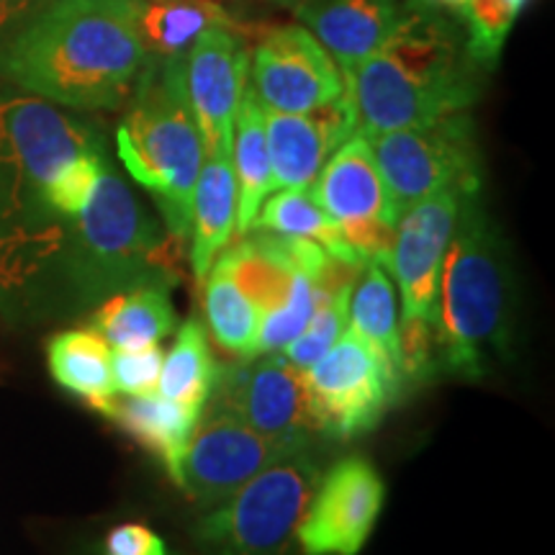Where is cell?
I'll use <instances>...</instances> for the list:
<instances>
[{
  "instance_id": "obj_1",
  "label": "cell",
  "mask_w": 555,
  "mask_h": 555,
  "mask_svg": "<svg viewBox=\"0 0 555 555\" xmlns=\"http://www.w3.org/2000/svg\"><path fill=\"white\" fill-rule=\"evenodd\" d=\"M137 5L139 0H54L0 52V75L54 106L121 108L150 57Z\"/></svg>"
},
{
  "instance_id": "obj_2",
  "label": "cell",
  "mask_w": 555,
  "mask_h": 555,
  "mask_svg": "<svg viewBox=\"0 0 555 555\" xmlns=\"http://www.w3.org/2000/svg\"><path fill=\"white\" fill-rule=\"evenodd\" d=\"M99 131L29 93H0V275L21 278L60 253L67 221L44 204L65 165L101 150Z\"/></svg>"
},
{
  "instance_id": "obj_3",
  "label": "cell",
  "mask_w": 555,
  "mask_h": 555,
  "mask_svg": "<svg viewBox=\"0 0 555 555\" xmlns=\"http://www.w3.org/2000/svg\"><path fill=\"white\" fill-rule=\"evenodd\" d=\"M476 69L481 67L448 37L440 11L414 5L404 29L343 78L358 131L373 137L468 111L481 95Z\"/></svg>"
},
{
  "instance_id": "obj_4",
  "label": "cell",
  "mask_w": 555,
  "mask_h": 555,
  "mask_svg": "<svg viewBox=\"0 0 555 555\" xmlns=\"http://www.w3.org/2000/svg\"><path fill=\"white\" fill-rule=\"evenodd\" d=\"M433 324L446 376L481 380L509 356L512 275L504 242L481 206V191L463 198L442 260Z\"/></svg>"
},
{
  "instance_id": "obj_5",
  "label": "cell",
  "mask_w": 555,
  "mask_h": 555,
  "mask_svg": "<svg viewBox=\"0 0 555 555\" xmlns=\"http://www.w3.org/2000/svg\"><path fill=\"white\" fill-rule=\"evenodd\" d=\"M129 111L116 131L124 168L152 193L170 237L191 232L193 189L204 165V139L185 99L183 54L147 57L139 73Z\"/></svg>"
},
{
  "instance_id": "obj_6",
  "label": "cell",
  "mask_w": 555,
  "mask_h": 555,
  "mask_svg": "<svg viewBox=\"0 0 555 555\" xmlns=\"http://www.w3.org/2000/svg\"><path fill=\"white\" fill-rule=\"evenodd\" d=\"M172 242L176 237L159 232L119 172L103 163L88 204L65 224L60 253L80 294L108 298L142 283H176Z\"/></svg>"
},
{
  "instance_id": "obj_7",
  "label": "cell",
  "mask_w": 555,
  "mask_h": 555,
  "mask_svg": "<svg viewBox=\"0 0 555 555\" xmlns=\"http://www.w3.org/2000/svg\"><path fill=\"white\" fill-rule=\"evenodd\" d=\"M322 468L309 450L268 466L193 527L206 555H288Z\"/></svg>"
},
{
  "instance_id": "obj_8",
  "label": "cell",
  "mask_w": 555,
  "mask_h": 555,
  "mask_svg": "<svg viewBox=\"0 0 555 555\" xmlns=\"http://www.w3.org/2000/svg\"><path fill=\"white\" fill-rule=\"evenodd\" d=\"M393 217L440 191H481V152L468 111L420 129L367 137Z\"/></svg>"
},
{
  "instance_id": "obj_9",
  "label": "cell",
  "mask_w": 555,
  "mask_h": 555,
  "mask_svg": "<svg viewBox=\"0 0 555 555\" xmlns=\"http://www.w3.org/2000/svg\"><path fill=\"white\" fill-rule=\"evenodd\" d=\"M304 380L317 433L332 440L371 433L404 388L384 352L350 327L304 371Z\"/></svg>"
},
{
  "instance_id": "obj_10",
  "label": "cell",
  "mask_w": 555,
  "mask_h": 555,
  "mask_svg": "<svg viewBox=\"0 0 555 555\" xmlns=\"http://www.w3.org/2000/svg\"><path fill=\"white\" fill-rule=\"evenodd\" d=\"M208 409L234 416L258 433L294 448H311L319 435L311 420L304 371L281 352L255 356L219 371Z\"/></svg>"
},
{
  "instance_id": "obj_11",
  "label": "cell",
  "mask_w": 555,
  "mask_h": 555,
  "mask_svg": "<svg viewBox=\"0 0 555 555\" xmlns=\"http://www.w3.org/2000/svg\"><path fill=\"white\" fill-rule=\"evenodd\" d=\"M309 191L324 214L337 221L360 260L386 266L397 217L365 134L356 131L339 144Z\"/></svg>"
},
{
  "instance_id": "obj_12",
  "label": "cell",
  "mask_w": 555,
  "mask_h": 555,
  "mask_svg": "<svg viewBox=\"0 0 555 555\" xmlns=\"http://www.w3.org/2000/svg\"><path fill=\"white\" fill-rule=\"evenodd\" d=\"M298 450L309 448L286 446L234 416L206 409L180 457L176 483L201 509H214L249 478Z\"/></svg>"
},
{
  "instance_id": "obj_13",
  "label": "cell",
  "mask_w": 555,
  "mask_h": 555,
  "mask_svg": "<svg viewBox=\"0 0 555 555\" xmlns=\"http://www.w3.org/2000/svg\"><path fill=\"white\" fill-rule=\"evenodd\" d=\"M249 69L262 108L278 114H307L345 95L343 69L301 24L262 31Z\"/></svg>"
},
{
  "instance_id": "obj_14",
  "label": "cell",
  "mask_w": 555,
  "mask_h": 555,
  "mask_svg": "<svg viewBox=\"0 0 555 555\" xmlns=\"http://www.w3.org/2000/svg\"><path fill=\"white\" fill-rule=\"evenodd\" d=\"M386 483L367 457L337 461L319 478L296 540L304 555H358L384 509Z\"/></svg>"
},
{
  "instance_id": "obj_15",
  "label": "cell",
  "mask_w": 555,
  "mask_h": 555,
  "mask_svg": "<svg viewBox=\"0 0 555 555\" xmlns=\"http://www.w3.org/2000/svg\"><path fill=\"white\" fill-rule=\"evenodd\" d=\"M249 75V50L240 29L214 26L183 54V88L198 124L204 152L232 155L234 116Z\"/></svg>"
},
{
  "instance_id": "obj_16",
  "label": "cell",
  "mask_w": 555,
  "mask_h": 555,
  "mask_svg": "<svg viewBox=\"0 0 555 555\" xmlns=\"http://www.w3.org/2000/svg\"><path fill=\"white\" fill-rule=\"evenodd\" d=\"M466 196L463 191H440L399 217L384 268L401 291L404 319L435 317L442 260Z\"/></svg>"
},
{
  "instance_id": "obj_17",
  "label": "cell",
  "mask_w": 555,
  "mask_h": 555,
  "mask_svg": "<svg viewBox=\"0 0 555 555\" xmlns=\"http://www.w3.org/2000/svg\"><path fill=\"white\" fill-rule=\"evenodd\" d=\"M358 131V116L350 95H339L327 106L307 114L266 111V139L273 189L309 191L319 170L339 144Z\"/></svg>"
},
{
  "instance_id": "obj_18",
  "label": "cell",
  "mask_w": 555,
  "mask_h": 555,
  "mask_svg": "<svg viewBox=\"0 0 555 555\" xmlns=\"http://www.w3.org/2000/svg\"><path fill=\"white\" fill-rule=\"evenodd\" d=\"M301 26L343 73H350L360 62L391 41L404 29L414 5L399 0H283Z\"/></svg>"
},
{
  "instance_id": "obj_19",
  "label": "cell",
  "mask_w": 555,
  "mask_h": 555,
  "mask_svg": "<svg viewBox=\"0 0 555 555\" xmlns=\"http://www.w3.org/2000/svg\"><path fill=\"white\" fill-rule=\"evenodd\" d=\"M237 229V180L229 152L204 157L191 204V270L204 281Z\"/></svg>"
},
{
  "instance_id": "obj_20",
  "label": "cell",
  "mask_w": 555,
  "mask_h": 555,
  "mask_svg": "<svg viewBox=\"0 0 555 555\" xmlns=\"http://www.w3.org/2000/svg\"><path fill=\"white\" fill-rule=\"evenodd\" d=\"M201 412L204 409L147 393V397H116L103 416L116 422L131 440L155 455L176 481L180 457L189 446L193 427L198 425Z\"/></svg>"
},
{
  "instance_id": "obj_21",
  "label": "cell",
  "mask_w": 555,
  "mask_h": 555,
  "mask_svg": "<svg viewBox=\"0 0 555 555\" xmlns=\"http://www.w3.org/2000/svg\"><path fill=\"white\" fill-rule=\"evenodd\" d=\"M168 288L165 283H142L108 296L93 314L90 330L99 332L111 350L159 345V339L170 337L178 327Z\"/></svg>"
},
{
  "instance_id": "obj_22",
  "label": "cell",
  "mask_w": 555,
  "mask_h": 555,
  "mask_svg": "<svg viewBox=\"0 0 555 555\" xmlns=\"http://www.w3.org/2000/svg\"><path fill=\"white\" fill-rule=\"evenodd\" d=\"M204 281V319L208 337L227 356L240 360L258 356L262 311L234 275L232 258H229L227 249L217 255Z\"/></svg>"
},
{
  "instance_id": "obj_23",
  "label": "cell",
  "mask_w": 555,
  "mask_h": 555,
  "mask_svg": "<svg viewBox=\"0 0 555 555\" xmlns=\"http://www.w3.org/2000/svg\"><path fill=\"white\" fill-rule=\"evenodd\" d=\"M50 373L65 391L106 414L116 399L111 373V347L95 330L60 332L47 345Z\"/></svg>"
},
{
  "instance_id": "obj_24",
  "label": "cell",
  "mask_w": 555,
  "mask_h": 555,
  "mask_svg": "<svg viewBox=\"0 0 555 555\" xmlns=\"http://www.w3.org/2000/svg\"><path fill=\"white\" fill-rule=\"evenodd\" d=\"M234 127H237V134L232 139V170L237 180V232L247 234L262 201L275 191L266 139V108L253 86L245 88Z\"/></svg>"
},
{
  "instance_id": "obj_25",
  "label": "cell",
  "mask_w": 555,
  "mask_h": 555,
  "mask_svg": "<svg viewBox=\"0 0 555 555\" xmlns=\"http://www.w3.org/2000/svg\"><path fill=\"white\" fill-rule=\"evenodd\" d=\"M137 24L144 47L155 57H180L214 26L240 29L217 0H139Z\"/></svg>"
},
{
  "instance_id": "obj_26",
  "label": "cell",
  "mask_w": 555,
  "mask_h": 555,
  "mask_svg": "<svg viewBox=\"0 0 555 555\" xmlns=\"http://www.w3.org/2000/svg\"><path fill=\"white\" fill-rule=\"evenodd\" d=\"M255 227H258L260 232L283 234V237L311 240L317 242L324 253H330L332 258L365 266V262L358 258V253L352 249L350 242H347L337 221H332L327 214H324V208L317 204L311 191H278L275 196L262 201L253 229ZM253 229H249V232H253Z\"/></svg>"
},
{
  "instance_id": "obj_27",
  "label": "cell",
  "mask_w": 555,
  "mask_h": 555,
  "mask_svg": "<svg viewBox=\"0 0 555 555\" xmlns=\"http://www.w3.org/2000/svg\"><path fill=\"white\" fill-rule=\"evenodd\" d=\"M363 278L358 275L347 307V327L363 335L367 343L376 345L393 365L401 378V327L397 288H393L388 270L380 262H365Z\"/></svg>"
},
{
  "instance_id": "obj_28",
  "label": "cell",
  "mask_w": 555,
  "mask_h": 555,
  "mask_svg": "<svg viewBox=\"0 0 555 555\" xmlns=\"http://www.w3.org/2000/svg\"><path fill=\"white\" fill-rule=\"evenodd\" d=\"M219 371L221 367L211 356L204 324L189 319L178 330L176 345L163 358L155 393L163 399L178 401V404L204 409L214 386H217Z\"/></svg>"
},
{
  "instance_id": "obj_29",
  "label": "cell",
  "mask_w": 555,
  "mask_h": 555,
  "mask_svg": "<svg viewBox=\"0 0 555 555\" xmlns=\"http://www.w3.org/2000/svg\"><path fill=\"white\" fill-rule=\"evenodd\" d=\"M527 0H466L457 18L466 26V54L478 67H496L504 41Z\"/></svg>"
},
{
  "instance_id": "obj_30",
  "label": "cell",
  "mask_w": 555,
  "mask_h": 555,
  "mask_svg": "<svg viewBox=\"0 0 555 555\" xmlns=\"http://www.w3.org/2000/svg\"><path fill=\"white\" fill-rule=\"evenodd\" d=\"M103 163H106V152L101 147L73 159L52 178V183L47 185L44 204L54 219L69 221L78 217L80 208L88 204L90 193L95 189Z\"/></svg>"
},
{
  "instance_id": "obj_31",
  "label": "cell",
  "mask_w": 555,
  "mask_h": 555,
  "mask_svg": "<svg viewBox=\"0 0 555 555\" xmlns=\"http://www.w3.org/2000/svg\"><path fill=\"white\" fill-rule=\"evenodd\" d=\"M163 350L157 345L139 347V350H111V373L114 388L121 397H147L155 393Z\"/></svg>"
},
{
  "instance_id": "obj_32",
  "label": "cell",
  "mask_w": 555,
  "mask_h": 555,
  "mask_svg": "<svg viewBox=\"0 0 555 555\" xmlns=\"http://www.w3.org/2000/svg\"><path fill=\"white\" fill-rule=\"evenodd\" d=\"M101 555H170L163 538L139 522H124L103 540Z\"/></svg>"
},
{
  "instance_id": "obj_33",
  "label": "cell",
  "mask_w": 555,
  "mask_h": 555,
  "mask_svg": "<svg viewBox=\"0 0 555 555\" xmlns=\"http://www.w3.org/2000/svg\"><path fill=\"white\" fill-rule=\"evenodd\" d=\"M54 0H0V52Z\"/></svg>"
},
{
  "instance_id": "obj_34",
  "label": "cell",
  "mask_w": 555,
  "mask_h": 555,
  "mask_svg": "<svg viewBox=\"0 0 555 555\" xmlns=\"http://www.w3.org/2000/svg\"><path fill=\"white\" fill-rule=\"evenodd\" d=\"M409 3L416 5V9H427V11H450V13H461L463 3L466 0H409Z\"/></svg>"
}]
</instances>
